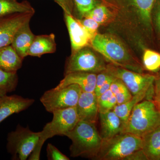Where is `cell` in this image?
<instances>
[{
  "mask_svg": "<svg viewBox=\"0 0 160 160\" xmlns=\"http://www.w3.org/2000/svg\"><path fill=\"white\" fill-rule=\"evenodd\" d=\"M106 5H109L124 11L136 14L146 34L151 36L153 31L151 12L155 0H102Z\"/></svg>",
  "mask_w": 160,
  "mask_h": 160,
  "instance_id": "cell-9",
  "label": "cell"
},
{
  "mask_svg": "<svg viewBox=\"0 0 160 160\" xmlns=\"http://www.w3.org/2000/svg\"><path fill=\"white\" fill-rule=\"evenodd\" d=\"M28 22L18 29L12 39L11 45L20 57L24 59L28 56V51L35 35L31 31Z\"/></svg>",
  "mask_w": 160,
  "mask_h": 160,
  "instance_id": "cell-17",
  "label": "cell"
},
{
  "mask_svg": "<svg viewBox=\"0 0 160 160\" xmlns=\"http://www.w3.org/2000/svg\"><path fill=\"white\" fill-rule=\"evenodd\" d=\"M160 126V110L152 100H143L132 110L122 132L143 137Z\"/></svg>",
  "mask_w": 160,
  "mask_h": 160,
  "instance_id": "cell-3",
  "label": "cell"
},
{
  "mask_svg": "<svg viewBox=\"0 0 160 160\" xmlns=\"http://www.w3.org/2000/svg\"><path fill=\"white\" fill-rule=\"evenodd\" d=\"M106 70L113 77L121 80L132 95L153 86L155 76L153 75L137 72L112 64L107 65Z\"/></svg>",
  "mask_w": 160,
  "mask_h": 160,
  "instance_id": "cell-10",
  "label": "cell"
},
{
  "mask_svg": "<svg viewBox=\"0 0 160 160\" xmlns=\"http://www.w3.org/2000/svg\"><path fill=\"white\" fill-rule=\"evenodd\" d=\"M34 102V99L17 95L0 97V124L12 115L28 109Z\"/></svg>",
  "mask_w": 160,
  "mask_h": 160,
  "instance_id": "cell-13",
  "label": "cell"
},
{
  "mask_svg": "<svg viewBox=\"0 0 160 160\" xmlns=\"http://www.w3.org/2000/svg\"><path fill=\"white\" fill-rule=\"evenodd\" d=\"M155 76L152 99L160 110V71Z\"/></svg>",
  "mask_w": 160,
  "mask_h": 160,
  "instance_id": "cell-32",
  "label": "cell"
},
{
  "mask_svg": "<svg viewBox=\"0 0 160 160\" xmlns=\"http://www.w3.org/2000/svg\"><path fill=\"white\" fill-rule=\"evenodd\" d=\"M101 1H102V0H101Z\"/></svg>",
  "mask_w": 160,
  "mask_h": 160,
  "instance_id": "cell-35",
  "label": "cell"
},
{
  "mask_svg": "<svg viewBox=\"0 0 160 160\" xmlns=\"http://www.w3.org/2000/svg\"><path fill=\"white\" fill-rule=\"evenodd\" d=\"M110 14L111 12L108 6L102 2L87 13L84 17L91 18L101 25L109 19Z\"/></svg>",
  "mask_w": 160,
  "mask_h": 160,
  "instance_id": "cell-27",
  "label": "cell"
},
{
  "mask_svg": "<svg viewBox=\"0 0 160 160\" xmlns=\"http://www.w3.org/2000/svg\"><path fill=\"white\" fill-rule=\"evenodd\" d=\"M90 46L111 64L137 72H142V66L132 57L124 45L110 35L97 33L92 39Z\"/></svg>",
  "mask_w": 160,
  "mask_h": 160,
  "instance_id": "cell-2",
  "label": "cell"
},
{
  "mask_svg": "<svg viewBox=\"0 0 160 160\" xmlns=\"http://www.w3.org/2000/svg\"><path fill=\"white\" fill-rule=\"evenodd\" d=\"M25 12H35L30 3L27 1L0 0V17L9 15Z\"/></svg>",
  "mask_w": 160,
  "mask_h": 160,
  "instance_id": "cell-22",
  "label": "cell"
},
{
  "mask_svg": "<svg viewBox=\"0 0 160 160\" xmlns=\"http://www.w3.org/2000/svg\"><path fill=\"white\" fill-rule=\"evenodd\" d=\"M47 156L49 160H69V158L61 151L51 143L47 145Z\"/></svg>",
  "mask_w": 160,
  "mask_h": 160,
  "instance_id": "cell-31",
  "label": "cell"
},
{
  "mask_svg": "<svg viewBox=\"0 0 160 160\" xmlns=\"http://www.w3.org/2000/svg\"><path fill=\"white\" fill-rule=\"evenodd\" d=\"M34 12L17 13L0 17V48L11 45L18 29L30 22Z\"/></svg>",
  "mask_w": 160,
  "mask_h": 160,
  "instance_id": "cell-11",
  "label": "cell"
},
{
  "mask_svg": "<svg viewBox=\"0 0 160 160\" xmlns=\"http://www.w3.org/2000/svg\"><path fill=\"white\" fill-rule=\"evenodd\" d=\"M142 138L131 133L121 132L109 139L102 140V146L94 159L123 160L142 149Z\"/></svg>",
  "mask_w": 160,
  "mask_h": 160,
  "instance_id": "cell-5",
  "label": "cell"
},
{
  "mask_svg": "<svg viewBox=\"0 0 160 160\" xmlns=\"http://www.w3.org/2000/svg\"><path fill=\"white\" fill-rule=\"evenodd\" d=\"M76 108L79 120L96 123L99 111L97 97L94 92H82Z\"/></svg>",
  "mask_w": 160,
  "mask_h": 160,
  "instance_id": "cell-14",
  "label": "cell"
},
{
  "mask_svg": "<svg viewBox=\"0 0 160 160\" xmlns=\"http://www.w3.org/2000/svg\"><path fill=\"white\" fill-rule=\"evenodd\" d=\"M142 138V149L148 160H160V126Z\"/></svg>",
  "mask_w": 160,
  "mask_h": 160,
  "instance_id": "cell-20",
  "label": "cell"
},
{
  "mask_svg": "<svg viewBox=\"0 0 160 160\" xmlns=\"http://www.w3.org/2000/svg\"><path fill=\"white\" fill-rule=\"evenodd\" d=\"M97 98L99 113H105L112 110L117 105L116 98L110 89L103 93Z\"/></svg>",
  "mask_w": 160,
  "mask_h": 160,
  "instance_id": "cell-26",
  "label": "cell"
},
{
  "mask_svg": "<svg viewBox=\"0 0 160 160\" xmlns=\"http://www.w3.org/2000/svg\"><path fill=\"white\" fill-rule=\"evenodd\" d=\"M101 124V135L103 141L109 139L122 131L123 124L112 110L99 113Z\"/></svg>",
  "mask_w": 160,
  "mask_h": 160,
  "instance_id": "cell-16",
  "label": "cell"
},
{
  "mask_svg": "<svg viewBox=\"0 0 160 160\" xmlns=\"http://www.w3.org/2000/svg\"><path fill=\"white\" fill-rule=\"evenodd\" d=\"M153 93V86L149 89H144L137 94L132 95L131 98L126 102L115 106L113 110L122 122L123 128L134 106L144 100L148 95H151L152 98Z\"/></svg>",
  "mask_w": 160,
  "mask_h": 160,
  "instance_id": "cell-19",
  "label": "cell"
},
{
  "mask_svg": "<svg viewBox=\"0 0 160 160\" xmlns=\"http://www.w3.org/2000/svg\"><path fill=\"white\" fill-rule=\"evenodd\" d=\"M65 136L71 140L69 150L72 158L81 157L94 159L102 143L95 123L81 120Z\"/></svg>",
  "mask_w": 160,
  "mask_h": 160,
  "instance_id": "cell-1",
  "label": "cell"
},
{
  "mask_svg": "<svg viewBox=\"0 0 160 160\" xmlns=\"http://www.w3.org/2000/svg\"><path fill=\"white\" fill-rule=\"evenodd\" d=\"M52 113V120L47 123L42 131H40L39 139L28 159L40 160L41 150L46 140L55 136L66 135L79 121L76 107L56 110Z\"/></svg>",
  "mask_w": 160,
  "mask_h": 160,
  "instance_id": "cell-4",
  "label": "cell"
},
{
  "mask_svg": "<svg viewBox=\"0 0 160 160\" xmlns=\"http://www.w3.org/2000/svg\"><path fill=\"white\" fill-rule=\"evenodd\" d=\"M97 74L90 72H73L65 75L64 78L55 88L59 89L71 84H77L82 91L94 92L96 84Z\"/></svg>",
  "mask_w": 160,
  "mask_h": 160,
  "instance_id": "cell-15",
  "label": "cell"
},
{
  "mask_svg": "<svg viewBox=\"0 0 160 160\" xmlns=\"http://www.w3.org/2000/svg\"><path fill=\"white\" fill-rule=\"evenodd\" d=\"M63 9V12L69 14H72L73 5L72 0H53Z\"/></svg>",
  "mask_w": 160,
  "mask_h": 160,
  "instance_id": "cell-33",
  "label": "cell"
},
{
  "mask_svg": "<svg viewBox=\"0 0 160 160\" xmlns=\"http://www.w3.org/2000/svg\"><path fill=\"white\" fill-rule=\"evenodd\" d=\"M82 89L77 84H71L63 88H52L44 92L40 98L47 112L76 107Z\"/></svg>",
  "mask_w": 160,
  "mask_h": 160,
  "instance_id": "cell-7",
  "label": "cell"
},
{
  "mask_svg": "<svg viewBox=\"0 0 160 160\" xmlns=\"http://www.w3.org/2000/svg\"><path fill=\"white\" fill-rule=\"evenodd\" d=\"M7 93H7V92L0 87V97L5 95L7 94Z\"/></svg>",
  "mask_w": 160,
  "mask_h": 160,
  "instance_id": "cell-34",
  "label": "cell"
},
{
  "mask_svg": "<svg viewBox=\"0 0 160 160\" xmlns=\"http://www.w3.org/2000/svg\"><path fill=\"white\" fill-rule=\"evenodd\" d=\"M64 15L71 42L72 52L86 46H90L92 38L78 19L72 15L65 12Z\"/></svg>",
  "mask_w": 160,
  "mask_h": 160,
  "instance_id": "cell-12",
  "label": "cell"
},
{
  "mask_svg": "<svg viewBox=\"0 0 160 160\" xmlns=\"http://www.w3.org/2000/svg\"><path fill=\"white\" fill-rule=\"evenodd\" d=\"M56 49L55 36L53 33L35 36L27 54L40 58L44 54L54 53Z\"/></svg>",
  "mask_w": 160,
  "mask_h": 160,
  "instance_id": "cell-18",
  "label": "cell"
},
{
  "mask_svg": "<svg viewBox=\"0 0 160 160\" xmlns=\"http://www.w3.org/2000/svg\"><path fill=\"white\" fill-rule=\"evenodd\" d=\"M153 29L160 38V0H155L151 12Z\"/></svg>",
  "mask_w": 160,
  "mask_h": 160,
  "instance_id": "cell-30",
  "label": "cell"
},
{
  "mask_svg": "<svg viewBox=\"0 0 160 160\" xmlns=\"http://www.w3.org/2000/svg\"><path fill=\"white\" fill-rule=\"evenodd\" d=\"M40 132L31 131L29 127L18 125L14 131L8 133L6 148L12 159L26 160L28 158L39 139Z\"/></svg>",
  "mask_w": 160,
  "mask_h": 160,
  "instance_id": "cell-6",
  "label": "cell"
},
{
  "mask_svg": "<svg viewBox=\"0 0 160 160\" xmlns=\"http://www.w3.org/2000/svg\"><path fill=\"white\" fill-rule=\"evenodd\" d=\"M73 3V10H76L79 15L80 19L102 2L101 0H72Z\"/></svg>",
  "mask_w": 160,
  "mask_h": 160,
  "instance_id": "cell-28",
  "label": "cell"
},
{
  "mask_svg": "<svg viewBox=\"0 0 160 160\" xmlns=\"http://www.w3.org/2000/svg\"><path fill=\"white\" fill-rule=\"evenodd\" d=\"M143 63L146 70L152 72L160 69V53L150 49H146L143 55Z\"/></svg>",
  "mask_w": 160,
  "mask_h": 160,
  "instance_id": "cell-25",
  "label": "cell"
},
{
  "mask_svg": "<svg viewBox=\"0 0 160 160\" xmlns=\"http://www.w3.org/2000/svg\"><path fill=\"white\" fill-rule=\"evenodd\" d=\"M18 82L17 72H9L0 69V87L7 93L15 90Z\"/></svg>",
  "mask_w": 160,
  "mask_h": 160,
  "instance_id": "cell-24",
  "label": "cell"
},
{
  "mask_svg": "<svg viewBox=\"0 0 160 160\" xmlns=\"http://www.w3.org/2000/svg\"><path fill=\"white\" fill-rule=\"evenodd\" d=\"M107 65L103 58L90 48L86 46L72 52L66 62L65 73L86 72L98 73L106 70Z\"/></svg>",
  "mask_w": 160,
  "mask_h": 160,
  "instance_id": "cell-8",
  "label": "cell"
},
{
  "mask_svg": "<svg viewBox=\"0 0 160 160\" xmlns=\"http://www.w3.org/2000/svg\"><path fill=\"white\" fill-rule=\"evenodd\" d=\"M23 60L11 45L0 48V69L17 72L22 67Z\"/></svg>",
  "mask_w": 160,
  "mask_h": 160,
  "instance_id": "cell-21",
  "label": "cell"
},
{
  "mask_svg": "<svg viewBox=\"0 0 160 160\" xmlns=\"http://www.w3.org/2000/svg\"><path fill=\"white\" fill-rule=\"evenodd\" d=\"M110 89L116 98L117 105L126 102L132 97L128 88L119 79L115 78L112 83Z\"/></svg>",
  "mask_w": 160,
  "mask_h": 160,
  "instance_id": "cell-23",
  "label": "cell"
},
{
  "mask_svg": "<svg viewBox=\"0 0 160 160\" xmlns=\"http://www.w3.org/2000/svg\"><path fill=\"white\" fill-rule=\"evenodd\" d=\"M82 26L87 30L92 38L94 37L98 33L100 24L90 18L84 17L78 19Z\"/></svg>",
  "mask_w": 160,
  "mask_h": 160,
  "instance_id": "cell-29",
  "label": "cell"
}]
</instances>
